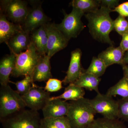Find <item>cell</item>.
Returning <instances> with one entry per match:
<instances>
[{
	"label": "cell",
	"mask_w": 128,
	"mask_h": 128,
	"mask_svg": "<svg viewBox=\"0 0 128 128\" xmlns=\"http://www.w3.org/2000/svg\"><path fill=\"white\" fill-rule=\"evenodd\" d=\"M27 3L21 0L0 1V10L12 22L22 25L28 11Z\"/></svg>",
	"instance_id": "52a82bcc"
},
{
	"label": "cell",
	"mask_w": 128,
	"mask_h": 128,
	"mask_svg": "<svg viewBox=\"0 0 128 128\" xmlns=\"http://www.w3.org/2000/svg\"><path fill=\"white\" fill-rule=\"evenodd\" d=\"M114 29L122 36L128 32V21L125 18L119 15L114 22Z\"/></svg>",
	"instance_id": "83f0119b"
},
{
	"label": "cell",
	"mask_w": 128,
	"mask_h": 128,
	"mask_svg": "<svg viewBox=\"0 0 128 128\" xmlns=\"http://www.w3.org/2000/svg\"><path fill=\"white\" fill-rule=\"evenodd\" d=\"M120 46L124 52L128 50V32L122 36Z\"/></svg>",
	"instance_id": "d6a6232c"
},
{
	"label": "cell",
	"mask_w": 128,
	"mask_h": 128,
	"mask_svg": "<svg viewBox=\"0 0 128 128\" xmlns=\"http://www.w3.org/2000/svg\"><path fill=\"white\" fill-rule=\"evenodd\" d=\"M22 96L26 107L36 111L42 110L51 98L48 92L34 83L29 91Z\"/></svg>",
	"instance_id": "30bf717a"
},
{
	"label": "cell",
	"mask_w": 128,
	"mask_h": 128,
	"mask_svg": "<svg viewBox=\"0 0 128 128\" xmlns=\"http://www.w3.org/2000/svg\"><path fill=\"white\" fill-rule=\"evenodd\" d=\"M41 120L38 111L24 109L0 121L3 128H41Z\"/></svg>",
	"instance_id": "5b68a950"
},
{
	"label": "cell",
	"mask_w": 128,
	"mask_h": 128,
	"mask_svg": "<svg viewBox=\"0 0 128 128\" xmlns=\"http://www.w3.org/2000/svg\"><path fill=\"white\" fill-rule=\"evenodd\" d=\"M82 52L76 48L71 52V58L66 76L62 80L64 85L75 82L85 71L81 64Z\"/></svg>",
	"instance_id": "7c38bea8"
},
{
	"label": "cell",
	"mask_w": 128,
	"mask_h": 128,
	"mask_svg": "<svg viewBox=\"0 0 128 128\" xmlns=\"http://www.w3.org/2000/svg\"><path fill=\"white\" fill-rule=\"evenodd\" d=\"M106 94L110 96L118 95L123 98H128V80L124 76L116 84L110 87Z\"/></svg>",
	"instance_id": "cb8c5ba5"
},
{
	"label": "cell",
	"mask_w": 128,
	"mask_h": 128,
	"mask_svg": "<svg viewBox=\"0 0 128 128\" xmlns=\"http://www.w3.org/2000/svg\"></svg>",
	"instance_id": "d590c367"
},
{
	"label": "cell",
	"mask_w": 128,
	"mask_h": 128,
	"mask_svg": "<svg viewBox=\"0 0 128 128\" xmlns=\"http://www.w3.org/2000/svg\"><path fill=\"white\" fill-rule=\"evenodd\" d=\"M16 55L15 66L11 75L16 77L26 76L32 77L35 67L44 56L38 52L32 41L26 50Z\"/></svg>",
	"instance_id": "277c9868"
},
{
	"label": "cell",
	"mask_w": 128,
	"mask_h": 128,
	"mask_svg": "<svg viewBox=\"0 0 128 128\" xmlns=\"http://www.w3.org/2000/svg\"><path fill=\"white\" fill-rule=\"evenodd\" d=\"M20 24L9 22L2 12H0V43H6L9 39L22 30Z\"/></svg>",
	"instance_id": "9a60e30c"
},
{
	"label": "cell",
	"mask_w": 128,
	"mask_h": 128,
	"mask_svg": "<svg viewBox=\"0 0 128 128\" xmlns=\"http://www.w3.org/2000/svg\"><path fill=\"white\" fill-rule=\"evenodd\" d=\"M118 12L119 15L124 17H128V2L120 4L115 9L112 10V12Z\"/></svg>",
	"instance_id": "4dcf8cb0"
},
{
	"label": "cell",
	"mask_w": 128,
	"mask_h": 128,
	"mask_svg": "<svg viewBox=\"0 0 128 128\" xmlns=\"http://www.w3.org/2000/svg\"><path fill=\"white\" fill-rule=\"evenodd\" d=\"M111 9L100 7L96 11L85 15L88 21L89 32L92 37L96 41L113 46L114 43L110 39L109 34L114 30V20L110 13Z\"/></svg>",
	"instance_id": "6da1fadb"
},
{
	"label": "cell",
	"mask_w": 128,
	"mask_h": 128,
	"mask_svg": "<svg viewBox=\"0 0 128 128\" xmlns=\"http://www.w3.org/2000/svg\"><path fill=\"white\" fill-rule=\"evenodd\" d=\"M96 114L89 99L83 98L69 103L66 116L71 128H88L95 119Z\"/></svg>",
	"instance_id": "7a4b0ae2"
},
{
	"label": "cell",
	"mask_w": 128,
	"mask_h": 128,
	"mask_svg": "<svg viewBox=\"0 0 128 128\" xmlns=\"http://www.w3.org/2000/svg\"><path fill=\"white\" fill-rule=\"evenodd\" d=\"M85 94L84 88L76 86L74 83H71L66 88L63 94L57 96L52 97L50 100L64 99L66 101H76L84 98Z\"/></svg>",
	"instance_id": "44dd1931"
},
{
	"label": "cell",
	"mask_w": 128,
	"mask_h": 128,
	"mask_svg": "<svg viewBox=\"0 0 128 128\" xmlns=\"http://www.w3.org/2000/svg\"><path fill=\"white\" fill-rule=\"evenodd\" d=\"M118 118L128 122V98L118 100Z\"/></svg>",
	"instance_id": "f1b7e54d"
},
{
	"label": "cell",
	"mask_w": 128,
	"mask_h": 128,
	"mask_svg": "<svg viewBox=\"0 0 128 128\" xmlns=\"http://www.w3.org/2000/svg\"><path fill=\"white\" fill-rule=\"evenodd\" d=\"M100 0H73L70 4L87 14L96 11L100 7Z\"/></svg>",
	"instance_id": "7402d4cb"
},
{
	"label": "cell",
	"mask_w": 128,
	"mask_h": 128,
	"mask_svg": "<svg viewBox=\"0 0 128 128\" xmlns=\"http://www.w3.org/2000/svg\"><path fill=\"white\" fill-rule=\"evenodd\" d=\"M101 80V78L84 71L80 78L73 83L89 90L95 91L98 94L100 92L98 90V86Z\"/></svg>",
	"instance_id": "ffe728a7"
},
{
	"label": "cell",
	"mask_w": 128,
	"mask_h": 128,
	"mask_svg": "<svg viewBox=\"0 0 128 128\" xmlns=\"http://www.w3.org/2000/svg\"><path fill=\"white\" fill-rule=\"evenodd\" d=\"M124 53L120 46L116 48L111 46L100 53L98 57L103 60L107 67L115 64L122 66Z\"/></svg>",
	"instance_id": "e0dca14e"
},
{
	"label": "cell",
	"mask_w": 128,
	"mask_h": 128,
	"mask_svg": "<svg viewBox=\"0 0 128 128\" xmlns=\"http://www.w3.org/2000/svg\"><path fill=\"white\" fill-rule=\"evenodd\" d=\"M122 66L123 70L124 76L128 80V65H123Z\"/></svg>",
	"instance_id": "836d02e7"
},
{
	"label": "cell",
	"mask_w": 128,
	"mask_h": 128,
	"mask_svg": "<svg viewBox=\"0 0 128 128\" xmlns=\"http://www.w3.org/2000/svg\"><path fill=\"white\" fill-rule=\"evenodd\" d=\"M118 0H100V7L106 8L113 10L119 5Z\"/></svg>",
	"instance_id": "1f68e13d"
},
{
	"label": "cell",
	"mask_w": 128,
	"mask_h": 128,
	"mask_svg": "<svg viewBox=\"0 0 128 128\" xmlns=\"http://www.w3.org/2000/svg\"><path fill=\"white\" fill-rule=\"evenodd\" d=\"M48 34L46 55L50 58L56 53L66 48L68 40L57 27L54 23L47 24Z\"/></svg>",
	"instance_id": "9c48e42d"
},
{
	"label": "cell",
	"mask_w": 128,
	"mask_h": 128,
	"mask_svg": "<svg viewBox=\"0 0 128 128\" xmlns=\"http://www.w3.org/2000/svg\"><path fill=\"white\" fill-rule=\"evenodd\" d=\"M30 33L23 29L14 35L6 43L11 54L16 55L24 52L32 42Z\"/></svg>",
	"instance_id": "4fadbf2b"
},
{
	"label": "cell",
	"mask_w": 128,
	"mask_h": 128,
	"mask_svg": "<svg viewBox=\"0 0 128 128\" xmlns=\"http://www.w3.org/2000/svg\"><path fill=\"white\" fill-rule=\"evenodd\" d=\"M16 55L8 54L2 59L0 62V83L1 86L9 85V76L14 70L16 64Z\"/></svg>",
	"instance_id": "d6986e66"
},
{
	"label": "cell",
	"mask_w": 128,
	"mask_h": 128,
	"mask_svg": "<svg viewBox=\"0 0 128 128\" xmlns=\"http://www.w3.org/2000/svg\"><path fill=\"white\" fill-rule=\"evenodd\" d=\"M89 102L96 113L100 114L103 118L109 119L118 118V104L112 97L106 94L98 93Z\"/></svg>",
	"instance_id": "ba28073f"
},
{
	"label": "cell",
	"mask_w": 128,
	"mask_h": 128,
	"mask_svg": "<svg viewBox=\"0 0 128 128\" xmlns=\"http://www.w3.org/2000/svg\"><path fill=\"white\" fill-rule=\"evenodd\" d=\"M30 34L32 42L38 52L42 56L46 55L48 40L47 24L34 30Z\"/></svg>",
	"instance_id": "ac0fdd59"
},
{
	"label": "cell",
	"mask_w": 128,
	"mask_h": 128,
	"mask_svg": "<svg viewBox=\"0 0 128 128\" xmlns=\"http://www.w3.org/2000/svg\"><path fill=\"white\" fill-rule=\"evenodd\" d=\"M107 68L102 60L98 57H94L88 68L85 70V72L99 78L104 74Z\"/></svg>",
	"instance_id": "484cf974"
},
{
	"label": "cell",
	"mask_w": 128,
	"mask_h": 128,
	"mask_svg": "<svg viewBox=\"0 0 128 128\" xmlns=\"http://www.w3.org/2000/svg\"></svg>",
	"instance_id": "8d00e7d4"
},
{
	"label": "cell",
	"mask_w": 128,
	"mask_h": 128,
	"mask_svg": "<svg viewBox=\"0 0 128 128\" xmlns=\"http://www.w3.org/2000/svg\"><path fill=\"white\" fill-rule=\"evenodd\" d=\"M50 59V57L47 55L41 57L33 73L32 78L33 82L46 81L52 78Z\"/></svg>",
	"instance_id": "2e32d148"
},
{
	"label": "cell",
	"mask_w": 128,
	"mask_h": 128,
	"mask_svg": "<svg viewBox=\"0 0 128 128\" xmlns=\"http://www.w3.org/2000/svg\"><path fill=\"white\" fill-rule=\"evenodd\" d=\"M124 64L128 65V50L126 51L124 53L123 60V64L122 65Z\"/></svg>",
	"instance_id": "e575fe53"
},
{
	"label": "cell",
	"mask_w": 128,
	"mask_h": 128,
	"mask_svg": "<svg viewBox=\"0 0 128 128\" xmlns=\"http://www.w3.org/2000/svg\"><path fill=\"white\" fill-rule=\"evenodd\" d=\"M50 20L44 12L41 3H38L32 8H28L27 15L22 26L24 30L31 33L42 25L47 24Z\"/></svg>",
	"instance_id": "8fae6325"
},
{
	"label": "cell",
	"mask_w": 128,
	"mask_h": 128,
	"mask_svg": "<svg viewBox=\"0 0 128 128\" xmlns=\"http://www.w3.org/2000/svg\"><path fill=\"white\" fill-rule=\"evenodd\" d=\"M62 82V81L58 79L51 78L48 80L46 82L44 90L48 92L58 91L63 87Z\"/></svg>",
	"instance_id": "f546056e"
},
{
	"label": "cell",
	"mask_w": 128,
	"mask_h": 128,
	"mask_svg": "<svg viewBox=\"0 0 128 128\" xmlns=\"http://www.w3.org/2000/svg\"><path fill=\"white\" fill-rule=\"evenodd\" d=\"M69 103L61 99L50 100L42 109L44 118H60L66 116Z\"/></svg>",
	"instance_id": "5bb4252c"
},
{
	"label": "cell",
	"mask_w": 128,
	"mask_h": 128,
	"mask_svg": "<svg viewBox=\"0 0 128 128\" xmlns=\"http://www.w3.org/2000/svg\"><path fill=\"white\" fill-rule=\"evenodd\" d=\"M88 128H128L118 118L109 119L104 118L95 119Z\"/></svg>",
	"instance_id": "603a6c76"
},
{
	"label": "cell",
	"mask_w": 128,
	"mask_h": 128,
	"mask_svg": "<svg viewBox=\"0 0 128 128\" xmlns=\"http://www.w3.org/2000/svg\"><path fill=\"white\" fill-rule=\"evenodd\" d=\"M63 11L64 18L61 23L56 24L57 27L69 40L77 38L85 27L81 20L85 13L74 8L69 14Z\"/></svg>",
	"instance_id": "8992f818"
},
{
	"label": "cell",
	"mask_w": 128,
	"mask_h": 128,
	"mask_svg": "<svg viewBox=\"0 0 128 128\" xmlns=\"http://www.w3.org/2000/svg\"><path fill=\"white\" fill-rule=\"evenodd\" d=\"M12 82L16 85V87L17 92L21 96L24 95L30 90L34 82L32 77L29 76H25V78L21 80L16 82Z\"/></svg>",
	"instance_id": "4316f807"
},
{
	"label": "cell",
	"mask_w": 128,
	"mask_h": 128,
	"mask_svg": "<svg viewBox=\"0 0 128 128\" xmlns=\"http://www.w3.org/2000/svg\"><path fill=\"white\" fill-rule=\"evenodd\" d=\"M41 128H71L66 116L41 118Z\"/></svg>",
	"instance_id": "d4e9b609"
},
{
	"label": "cell",
	"mask_w": 128,
	"mask_h": 128,
	"mask_svg": "<svg viewBox=\"0 0 128 128\" xmlns=\"http://www.w3.org/2000/svg\"><path fill=\"white\" fill-rule=\"evenodd\" d=\"M26 107L20 94L9 85L1 86L0 88V118H6L24 110Z\"/></svg>",
	"instance_id": "3957f363"
}]
</instances>
